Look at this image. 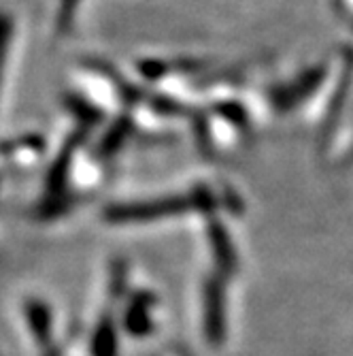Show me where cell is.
<instances>
[{
  "mask_svg": "<svg viewBox=\"0 0 353 356\" xmlns=\"http://www.w3.org/2000/svg\"><path fill=\"white\" fill-rule=\"evenodd\" d=\"M205 320H207V335L213 343H219L223 337V293L217 282L207 286L205 297Z\"/></svg>",
  "mask_w": 353,
  "mask_h": 356,
  "instance_id": "obj_1",
  "label": "cell"
},
{
  "mask_svg": "<svg viewBox=\"0 0 353 356\" xmlns=\"http://www.w3.org/2000/svg\"><path fill=\"white\" fill-rule=\"evenodd\" d=\"M11 41V19L0 13V75H3V62L7 58V47Z\"/></svg>",
  "mask_w": 353,
  "mask_h": 356,
  "instance_id": "obj_3",
  "label": "cell"
},
{
  "mask_svg": "<svg viewBox=\"0 0 353 356\" xmlns=\"http://www.w3.org/2000/svg\"><path fill=\"white\" fill-rule=\"evenodd\" d=\"M77 7H79V0H62L60 13H58V26L62 28V32H67L73 26Z\"/></svg>",
  "mask_w": 353,
  "mask_h": 356,
  "instance_id": "obj_2",
  "label": "cell"
}]
</instances>
